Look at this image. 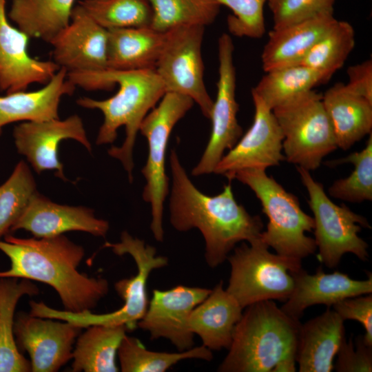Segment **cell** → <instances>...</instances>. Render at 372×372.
I'll return each instance as SVG.
<instances>
[{"instance_id": "cell-31", "label": "cell", "mask_w": 372, "mask_h": 372, "mask_svg": "<svg viewBox=\"0 0 372 372\" xmlns=\"http://www.w3.org/2000/svg\"><path fill=\"white\" fill-rule=\"evenodd\" d=\"M117 353L123 372H165L183 360L210 361L213 358L211 350L203 345L178 353L156 352L147 349L138 338L127 335Z\"/></svg>"}, {"instance_id": "cell-25", "label": "cell", "mask_w": 372, "mask_h": 372, "mask_svg": "<svg viewBox=\"0 0 372 372\" xmlns=\"http://www.w3.org/2000/svg\"><path fill=\"white\" fill-rule=\"evenodd\" d=\"M338 148L349 149L372 130V102L337 83L322 95Z\"/></svg>"}, {"instance_id": "cell-40", "label": "cell", "mask_w": 372, "mask_h": 372, "mask_svg": "<svg viewBox=\"0 0 372 372\" xmlns=\"http://www.w3.org/2000/svg\"><path fill=\"white\" fill-rule=\"evenodd\" d=\"M333 309L344 320L359 322L365 331V344L372 347V296L360 295L343 299L333 306Z\"/></svg>"}, {"instance_id": "cell-26", "label": "cell", "mask_w": 372, "mask_h": 372, "mask_svg": "<svg viewBox=\"0 0 372 372\" xmlns=\"http://www.w3.org/2000/svg\"><path fill=\"white\" fill-rule=\"evenodd\" d=\"M164 37L151 26L108 30L107 68L154 70Z\"/></svg>"}, {"instance_id": "cell-18", "label": "cell", "mask_w": 372, "mask_h": 372, "mask_svg": "<svg viewBox=\"0 0 372 372\" xmlns=\"http://www.w3.org/2000/svg\"><path fill=\"white\" fill-rule=\"evenodd\" d=\"M7 0H0V90L11 93L26 90L33 83L45 85L60 69L53 61L31 56L30 37L8 21Z\"/></svg>"}, {"instance_id": "cell-28", "label": "cell", "mask_w": 372, "mask_h": 372, "mask_svg": "<svg viewBox=\"0 0 372 372\" xmlns=\"http://www.w3.org/2000/svg\"><path fill=\"white\" fill-rule=\"evenodd\" d=\"M39 289L31 280L0 278V372L31 371L30 362L19 351L14 333V311L20 298Z\"/></svg>"}, {"instance_id": "cell-30", "label": "cell", "mask_w": 372, "mask_h": 372, "mask_svg": "<svg viewBox=\"0 0 372 372\" xmlns=\"http://www.w3.org/2000/svg\"><path fill=\"white\" fill-rule=\"evenodd\" d=\"M321 84L323 81L319 73L304 65L295 64L266 72L251 92L273 110Z\"/></svg>"}, {"instance_id": "cell-38", "label": "cell", "mask_w": 372, "mask_h": 372, "mask_svg": "<svg viewBox=\"0 0 372 372\" xmlns=\"http://www.w3.org/2000/svg\"><path fill=\"white\" fill-rule=\"evenodd\" d=\"M273 28L285 27L323 13H333L335 0H267Z\"/></svg>"}, {"instance_id": "cell-34", "label": "cell", "mask_w": 372, "mask_h": 372, "mask_svg": "<svg viewBox=\"0 0 372 372\" xmlns=\"http://www.w3.org/2000/svg\"><path fill=\"white\" fill-rule=\"evenodd\" d=\"M79 5L107 30L152 23L153 12L149 0H81Z\"/></svg>"}, {"instance_id": "cell-37", "label": "cell", "mask_w": 372, "mask_h": 372, "mask_svg": "<svg viewBox=\"0 0 372 372\" xmlns=\"http://www.w3.org/2000/svg\"><path fill=\"white\" fill-rule=\"evenodd\" d=\"M229 8L232 14L227 19L229 32L238 37L261 38L265 31L264 5L267 0H215Z\"/></svg>"}, {"instance_id": "cell-1", "label": "cell", "mask_w": 372, "mask_h": 372, "mask_svg": "<svg viewBox=\"0 0 372 372\" xmlns=\"http://www.w3.org/2000/svg\"><path fill=\"white\" fill-rule=\"evenodd\" d=\"M169 163L172 178L170 223L178 231L194 228L200 231L209 267L215 268L223 264L237 243H249L260 238L264 227L261 218L251 215L237 203L230 182L220 194L209 196L191 181L174 149L171 150Z\"/></svg>"}, {"instance_id": "cell-5", "label": "cell", "mask_w": 372, "mask_h": 372, "mask_svg": "<svg viewBox=\"0 0 372 372\" xmlns=\"http://www.w3.org/2000/svg\"><path fill=\"white\" fill-rule=\"evenodd\" d=\"M108 247L118 256L130 255L134 259L137 273L130 278L118 280L114 288L123 300V305L113 312L96 314L91 311L72 313L48 307L43 302H34L31 311L33 316L70 322L81 328L91 325H124L127 331H133L143 317L148 306L147 282L150 273L168 264L166 257L156 256L155 247L134 238L127 231L121 233L118 242H105Z\"/></svg>"}, {"instance_id": "cell-36", "label": "cell", "mask_w": 372, "mask_h": 372, "mask_svg": "<svg viewBox=\"0 0 372 372\" xmlns=\"http://www.w3.org/2000/svg\"><path fill=\"white\" fill-rule=\"evenodd\" d=\"M37 192L28 165L21 161L9 178L0 186V239L11 229Z\"/></svg>"}, {"instance_id": "cell-21", "label": "cell", "mask_w": 372, "mask_h": 372, "mask_svg": "<svg viewBox=\"0 0 372 372\" xmlns=\"http://www.w3.org/2000/svg\"><path fill=\"white\" fill-rule=\"evenodd\" d=\"M344 320L330 307L300 324L296 353L300 372H331L346 338Z\"/></svg>"}, {"instance_id": "cell-9", "label": "cell", "mask_w": 372, "mask_h": 372, "mask_svg": "<svg viewBox=\"0 0 372 372\" xmlns=\"http://www.w3.org/2000/svg\"><path fill=\"white\" fill-rule=\"evenodd\" d=\"M194 104L189 96L165 92L158 104L143 120L139 132L147 141L148 155L141 169L145 178L143 200L151 206L150 229L154 238L162 242L163 205L169 193V179L165 172L167 143L171 132Z\"/></svg>"}, {"instance_id": "cell-12", "label": "cell", "mask_w": 372, "mask_h": 372, "mask_svg": "<svg viewBox=\"0 0 372 372\" xmlns=\"http://www.w3.org/2000/svg\"><path fill=\"white\" fill-rule=\"evenodd\" d=\"M234 45L231 36L222 34L218 41V79L217 93L209 119L211 132L203 154L192 174L198 176L214 170L227 149H231L242 135L237 119L236 74L234 64Z\"/></svg>"}, {"instance_id": "cell-6", "label": "cell", "mask_w": 372, "mask_h": 372, "mask_svg": "<svg viewBox=\"0 0 372 372\" xmlns=\"http://www.w3.org/2000/svg\"><path fill=\"white\" fill-rule=\"evenodd\" d=\"M235 178L254 192L268 218L267 229L260 236L263 242L278 254L301 260L315 254V240L306 234L313 229V218L301 209L294 194L263 169L239 170Z\"/></svg>"}, {"instance_id": "cell-24", "label": "cell", "mask_w": 372, "mask_h": 372, "mask_svg": "<svg viewBox=\"0 0 372 372\" xmlns=\"http://www.w3.org/2000/svg\"><path fill=\"white\" fill-rule=\"evenodd\" d=\"M243 309L220 281L192 311L189 329L209 349H228Z\"/></svg>"}, {"instance_id": "cell-19", "label": "cell", "mask_w": 372, "mask_h": 372, "mask_svg": "<svg viewBox=\"0 0 372 372\" xmlns=\"http://www.w3.org/2000/svg\"><path fill=\"white\" fill-rule=\"evenodd\" d=\"M109 227L108 222L96 218L90 208L57 204L37 192L11 232L24 229L42 238L79 231L104 238Z\"/></svg>"}, {"instance_id": "cell-4", "label": "cell", "mask_w": 372, "mask_h": 372, "mask_svg": "<svg viewBox=\"0 0 372 372\" xmlns=\"http://www.w3.org/2000/svg\"><path fill=\"white\" fill-rule=\"evenodd\" d=\"M245 309L218 371H296L300 321L287 315L273 300L257 302Z\"/></svg>"}, {"instance_id": "cell-8", "label": "cell", "mask_w": 372, "mask_h": 372, "mask_svg": "<svg viewBox=\"0 0 372 372\" xmlns=\"http://www.w3.org/2000/svg\"><path fill=\"white\" fill-rule=\"evenodd\" d=\"M272 112L284 136L282 152L287 162L313 171L338 148L322 94L313 90L274 107Z\"/></svg>"}, {"instance_id": "cell-15", "label": "cell", "mask_w": 372, "mask_h": 372, "mask_svg": "<svg viewBox=\"0 0 372 372\" xmlns=\"http://www.w3.org/2000/svg\"><path fill=\"white\" fill-rule=\"evenodd\" d=\"M211 289L178 285L168 290L154 289L138 327L149 332L152 340H169L179 351L194 346V335L189 327L193 309Z\"/></svg>"}, {"instance_id": "cell-20", "label": "cell", "mask_w": 372, "mask_h": 372, "mask_svg": "<svg viewBox=\"0 0 372 372\" xmlns=\"http://www.w3.org/2000/svg\"><path fill=\"white\" fill-rule=\"evenodd\" d=\"M293 276V289L280 309L296 320L312 305L324 304L330 307L343 299L372 292L371 273H368L366 280H354L340 271L325 273L320 266L314 274L301 268Z\"/></svg>"}, {"instance_id": "cell-10", "label": "cell", "mask_w": 372, "mask_h": 372, "mask_svg": "<svg viewBox=\"0 0 372 372\" xmlns=\"http://www.w3.org/2000/svg\"><path fill=\"white\" fill-rule=\"evenodd\" d=\"M296 169L307 189L308 204L313 214V230L319 261L328 268H335L347 253L367 260L369 245L358 235L362 227L371 228L366 218L344 204H335L309 171L298 166Z\"/></svg>"}, {"instance_id": "cell-2", "label": "cell", "mask_w": 372, "mask_h": 372, "mask_svg": "<svg viewBox=\"0 0 372 372\" xmlns=\"http://www.w3.org/2000/svg\"><path fill=\"white\" fill-rule=\"evenodd\" d=\"M0 250L10 260V267L0 271V278H17L48 285L58 293L65 311H92L109 291L102 278L89 277L78 271L84 249L62 235L50 238L0 240Z\"/></svg>"}, {"instance_id": "cell-7", "label": "cell", "mask_w": 372, "mask_h": 372, "mask_svg": "<svg viewBox=\"0 0 372 372\" xmlns=\"http://www.w3.org/2000/svg\"><path fill=\"white\" fill-rule=\"evenodd\" d=\"M233 250L227 258L231 271L226 290L243 309L260 301L287 300L301 260L271 253L260 238L242 242Z\"/></svg>"}, {"instance_id": "cell-14", "label": "cell", "mask_w": 372, "mask_h": 372, "mask_svg": "<svg viewBox=\"0 0 372 372\" xmlns=\"http://www.w3.org/2000/svg\"><path fill=\"white\" fill-rule=\"evenodd\" d=\"M83 328L70 322L20 312L14 320L17 345L30 358L31 371L55 372L72 358Z\"/></svg>"}, {"instance_id": "cell-29", "label": "cell", "mask_w": 372, "mask_h": 372, "mask_svg": "<svg viewBox=\"0 0 372 372\" xmlns=\"http://www.w3.org/2000/svg\"><path fill=\"white\" fill-rule=\"evenodd\" d=\"M76 0H12L9 18L30 38L50 41L70 21Z\"/></svg>"}, {"instance_id": "cell-22", "label": "cell", "mask_w": 372, "mask_h": 372, "mask_svg": "<svg viewBox=\"0 0 372 372\" xmlns=\"http://www.w3.org/2000/svg\"><path fill=\"white\" fill-rule=\"evenodd\" d=\"M336 21L333 13H323L285 27L273 28L261 54L264 71L299 64Z\"/></svg>"}, {"instance_id": "cell-23", "label": "cell", "mask_w": 372, "mask_h": 372, "mask_svg": "<svg viewBox=\"0 0 372 372\" xmlns=\"http://www.w3.org/2000/svg\"><path fill=\"white\" fill-rule=\"evenodd\" d=\"M68 72L60 68L41 89L7 93L0 96V136L8 124L18 121H45L59 118L63 96L72 95L76 86L68 79Z\"/></svg>"}, {"instance_id": "cell-33", "label": "cell", "mask_w": 372, "mask_h": 372, "mask_svg": "<svg viewBox=\"0 0 372 372\" xmlns=\"http://www.w3.org/2000/svg\"><path fill=\"white\" fill-rule=\"evenodd\" d=\"M153 15L151 28L165 33L176 27H206L216 20L220 5L215 0H149Z\"/></svg>"}, {"instance_id": "cell-32", "label": "cell", "mask_w": 372, "mask_h": 372, "mask_svg": "<svg viewBox=\"0 0 372 372\" xmlns=\"http://www.w3.org/2000/svg\"><path fill=\"white\" fill-rule=\"evenodd\" d=\"M355 46V31L347 21H337L299 64L319 73L323 83L344 64Z\"/></svg>"}, {"instance_id": "cell-16", "label": "cell", "mask_w": 372, "mask_h": 372, "mask_svg": "<svg viewBox=\"0 0 372 372\" xmlns=\"http://www.w3.org/2000/svg\"><path fill=\"white\" fill-rule=\"evenodd\" d=\"M107 39L108 30L78 4L70 23L49 43L53 61L68 73L107 69Z\"/></svg>"}, {"instance_id": "cell-27", "label": "cell", "mask_w": 372, "mask_h": 372, "mask_svg": "<svg viewBox=\"0 0 372 372\" xmlns=\"http://www.w3.org/2000/svg\"><path fill=\"white\" fill-rule=\"evenodd\" d=\"M75 342L73 372H117L116 356L126 335L124 325L95 324L86 327Z\"/></svg>"}, {"instance_id": "cell-41", "label": "cell", "mask_w": 372, "mask_h": 372, "mask_svg": "<svg viewBox=\"0 0 372 372\" xmlns=\"http://www.w3.org/2000/svg\"><path fill=\"white\" fill-rule=\"evenodd\" d=\"M347 73V87L355 94L372 102V61L367 59L360 63L351 65Z\"/></svg>"}, {"instance_id": "cell-11", "label": "cell", "mask_w": 372, "mask_h": 372, "mask_svg": "<svg viewBox=\"0 0 372 372\" xmlns=\"http://www.w3.org/2000/svg\"><path fill=\"white\" fill-rule=\"evenodd\" d=\"M204 26L183 25L165 32L164 41L155 71L165 92L191 98L202 114L209 118L214 101L204 80L202 45Z\"/></svg>"}, {"instance_id": "cell-39", "label": "cell", "mask_w": 372, "mask_h": 372, "mask_svg": "<svg viewBox=\"0 0 372 372\" xmlns=\"http://www.w3.org/2000/svg\"><path fill=\"white\" fill-rule=\"evenodd\" d=\"M338 372H371L372 371V347L366 345L363 335H358L355 345L350 338H345L336 355Z\"/></svg>"}, {"instance_id": "cell-35", "label": "cell", "mask_w": 372, "mask_h": 372, "mask_svg": "<svg viewBox=\"0 0 372 372\" xmlns=\"http://www.w3.org/2000/svg\"><path fill=\"white\" fill-rule=\"evenodd\" d=\"M331 166L351 163L354 169L347 178L338 179L329 187V194L335 198L351 203L372 199V132L366 146L345 158L328 162Z\"/></svg>"}, {"instance_id": "cell-13", "label": "cell", "mask_w": 372, "mask_h": 372, "mask_svg": "<svg viewBox=\"0 0 372 372\" xmlns=\"http://www.w3.org/2000/svg\"><path fill=\"white\" fill-rule=\"evenodd\" d=\"M254 105L253 123L236 144L224 154L214 172L229 181L239 170L267 168L278 165L285 158L282 152L284 136L272 110L251 92Z\"/></svg>"}, {"instance_id": "cell-3", "label": "cell", "mask_w": 372, "mask_h": 372, "mask_svg": "<svg viewBox=\"0 0 372 372\" xmlns=\"http://www.w3.org/2000/svg\"><path fill=\"white\" fill-rule=\"evenodd\" d=\"M68 79L76 86L87 91L110 90L118 86L112 96L104 100L89 97L77 99L76 103L87 109H96L103 114L96 143H112L117 137V130L124 126L125 138L120 147L113 146L108 154L119 160L133 180V149L140 125L165 93L164 85L155 70H116L70 72Z\"/></svg>"}, {"instance_id": "cell-17", "label": "cell", "mask_w": 372, "mask_h": 372, "mask_svg": "<svg viewBox=\"0 0 372 372\" xmlns=\"http://www.w3.org/2000/svg\"><path fill=\"white\" fill-rule=\"evenodd\" d=\"M13 136L18 152L26 157L35 172L55 170V175L63 180L67 178L59 158V143L74 139L92 151L83 121L76 114L63 120L25 121L14 127Z\"/></svg>"}]
</instances>
